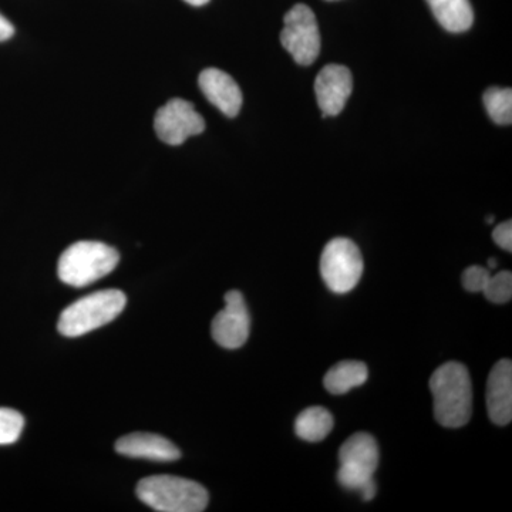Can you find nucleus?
Wrapping results in <instances>:
<instances>
[{
    "instance_id": "1",
    "label": "nucleus",
    "mask_w": 512,
    "mask_h": 512,
    "mask_svg": "<svg viewBox=\"0 0 512 512\" xmlns=\"http://www.w3.org/2000/svg\"><path fill=\"white\" fill-rule=\"evenodd\" d=\"M434 417L441 426H466L473 414V383L467 367L458 362L440 366L430 379Z\"/></svg>"
},
{
    "instance_id": "2",
    "label": "nucleus",
    "mask_w": 512,
    "mask_h": 512,
    "mask_svg": "<svg viewBox=\"0 0 512 512\" xmlns=\"http://www.w3.org/2000/svg\"><path fill=\"white\" fill-rule=\"evenodd\" d=\"M120 262L117 249L97 241H80L63 252L57 265L60 281L84 288L111 274Z\"/></svg>"
},
{
    "instance_id": "3",
    "label": "nucleus",
    "mask_w": 512,
    "mask_h": 512,
    "mask_svg": "<svg viewBox=\"0 0 512 512\" xmlns=\"http://www.w3.org/2000/svg\"><path fill=\"white\" fill-rule=\"evenodd\" d=\"M137 497L160 512H201L210 501L200 483L174 476L144 478L137 485Z\"/></svg>"
},
{
    "instance_id": "4",
    "label": "nucleus",
    "mask_w": 512,
    "mask_h": 512,
    "mask_svg": "<svg viewBox=\"0 0 512 512\" xmlns=\"http://www.w3.org/2000/svg\"><path fill=\"white\" fill-rule=\"evenodd\" d=\"M126 303V295L119 289L90 293L64 309L57 329L66 338L87 335L113 322L126 308Z\"/></svg>"
},
{
    "instance_id": "5",
    "label": "nucleus",
    "mask_w": 512,
    "mask_h": 512,
    "mask_svg": "<svg viewBox=\"0 0 512 512\" xmlns=\"http://www.w3.org/2000/svg\"><path fill=\"white\" fill-rule=\"evenodd\" d=\"M379 458V446L370 434H353L340 447V485L346 490L360 491L365 501L373 500L377 491L373 474L379 466Z\"/></svg>"
},
{
    "instance_id": "6",
    "label": "nucleus",
    "mask_w": 512,
    "mask_h": 512,
    "mask_svg": "<svg viewBox=\"0 0 512 512\" xmlns=\"http://www.w3.org/2000/svg\"><path fill=\"white\" fill-rule=\"evenodd\" d=\"M320 274L330 291L339 295L353 291L363 274V258L355 242L348 238L332 239L323 249Z\"/></svg>"
},
{
    "instance_id": "7",
    "label": "nucleus",
    "mask_w": 512,
    "mask_h": 512,
    "mask_svg": "<svg viewBox=\"0 0 512 512\" xmlns=\"http://www.w3.org/2000/svg\"><path fill=\"white\" fill-rule=\"evenodd\" d=\"M281 43L295 62L302 66H309L318 59L322 42L318 20L309 6L299 3L286 13Z\"/></svg>"
},
{
    "instance_id": "8",
    "label": "nucleus",
    "mask_w": 512,
    "mask_h": 512,
    "mask_svg": "<svg viewBox=\"0 0 512 512\" xmlns=\"http://www.w3.org/2000/svg\"><path fill=\"white\" fill-rule=\"evenodd\" d=\"M154 128L163 143L181 146L205 130V121L190 101L173 99L157 111Z\"/></svg>"
},
{
    "instance_id": "9",
    "label": "nucleus",
    "mask_w": 512,
    "mask_h": 512,
    "mask_svg": "<svg viewBox=\"0 0 512 512\" xmlns=\"http://www.w3.org/2000/svg\"><path fill=\"white\" fill-rule=\"evenodd\" d=\"M251 318L244 295L229 291L225 295V308L212 320V338L225 349H238L247 343Z\"/></svg>"
},
{
    "instance_id": "10",
    "label": "nucleus",
    "mask_w": 512,
    "mask_h": 512,
    "mask_svg": "<svg viewBox=\"0 0 512 512\" xmlns=\"http://www.w3.org/2000/svg\"><path fill=\"white\" fill-rule=\"evenodd\" d=\"M353 90V77L348 67L329 64L320 70L315 82L316 100L323 116L342 113Z\"/></svg>"
},
{
    "instance_id": "11",
    "label": "nucleus",
    "mask_w": 512,
    "mask_h": 512,
    "mask_svg": "<svg viewBox=\"0 0 512 512\" xmlns=\"http://www.w3.org/2000/svg\"><path fill=\"white\" fill-rule=\"evenodd\" d=\"M198 86L211 104L227 117H237L241 111V89L228 73L220 69H205L198 77Z\"/></svg>"
},
{
    "instance_id": "12",
    "label": "nucleus",
    "mask_w": 512,
    "mask_h": 512,
    "mask_svg": "<svg viewBox=\"0 0 512 512\" xmlns=\"http://www.w3.org/2000/svg\"><path fill=\"white\" fill-rule=\"evenodd\" d=\"M487 409L493 423L507 426L512 420V363L503 359L488 376Z\"/></svg>"
},
{
    "instance_id": "13",
    "label": "nucleus",
    "mask_w": 512,
    "mask_h": 512,
    "mask_svg": "<svg viewBox=\"0 0 512 512\" xmlns=\"http://www.w3.org/2000/svg\"><path fill=\"white\" fill-rule=\"evenodd\" d=\"M116 451L126 457L164 463L181 457L180 448L165 437L151 433H134L121 437L116 443Z\"/></svg>"
},
{
    "instance_id": "14",
    "label": "nucleus",
    "mask_w": 512,
    "mask_h": 512,
    "mask_svg": "<svg viewBox=\"0 0 512 512\" xmlns=\"http://www.w3.org/2000/svg\"><path fill=\"white\" fill-rule=\"evenodd\" d=\"M441 26L451 33H463L473 26L470 0H427Z\"/></svg>"
},
{
    "instance_id": "15",
    "label": "nucleus",
    "mask_w": 512,
    "mask_h": 512,
    "mask_svg": "<svg viewBox=\"0 0 512 512\" xmlns=\"http://www.w3.org/2000/svg\"><path fill=\"white\" fill-rule=\"evenodd\" d=\"M369 377V369L363 362L345 360L326 373L323 386L332 394H345L355 387L362 386Z\"/></svg>"
},
{
    "instance_id": "16",
    "label": "nucleus",
    "mask_w": 512,
    "mask_h": 512,
    "mask_svg": "<svg viewBox=\"0 0 512 512\" xmlns=\"http://www.w3.org/2000/svg\"><path fill=\"white\" fill-rule=\"evenodd\" d=\"M333 424L335 421H333L329 410L313 406L299 414L295 421V431L299 439L316 443V441H322L328 437L333 429Z\"/></svg>"
},
{
    "instance_id": "17",
    "label": "nucleus",
    "mask_w": 512,
    "mask_h": 512,
    "mask_svg": "<svg viewBox=\"0 0 512 512\" xmlns=\"http://www.w3.org/2000/svg\"><path fill=\"white\" fill-rule=\"evenodd\" d=\"M484 106L488 116L500 126L512 123V90L491 87L484 93Z\"/></svg>"
},
{
    "instance_id": "18",
    "label": "nucleus",
    "mask_w": 512,
    "mask_h": 512,
    "mask_svg": "<svg viewBox=\"0 0 512 512\" xmlns=\"http://www.w3.org/2000/svg\"><path fill=\"white\" fill-rule=\"evenodd\" d=\"M25 427L22 414L13 409L0 407V446L16 443Z\"/></svg>"
},
{
    "instance_id": "19",
    "label": "nucleus",
    "mask_w": 512,
    "mask_h": 512,
    "mask_svg": "<svg viewBox=\"0 0 512 512\" xmlns=\"http://www.w3.org/2000/svg\"><path fill=\"white\" fill-rule=\"evenodd\" d=\"M485 298L493 303H507L512 298V274L510 271H501L491 275L483 291Z\"/></svg>"
},
{
    "instance_id": "20",
    "label": "nucleus",
    "mask_w": 512,
    "mask_h": 512,
    "mask_svg": "<svg viewBox=\"0 0 512 512\" xmlns=\"http://www.w3.org/2000/svg\"><path fill=\"white\" fill-rule=\"evenodd\" d=\"M490 271L483 266H470L464 271L463 285L468 292H483L488 279H490Z\"/></svg>"
},
{
    "instance_id": "21",
    "label": "nucleus",
    "mask_w": 512,
    "mask_h": 512,
    "mask_svg": "<svg viewBox=\"0 0 512 512\" xmlns=\"http://www.w3.org/2000/svg\"><path fill=\"white\" fill-rule=\"evenodd\" d=\"M493 239L498 247L504 251H512V222L505 221L503 224L497 225L493 231Z\"/></svg>"
},
{
    "instance_id": "22",
    "label": "nucleus",
    "mask_w": 512,
    "mask_h": 512,
    "mask_svg": "<svg viewBox=\"0 0 512 512\" xmlns=\"http://www.w3.org/2000/svg\"><path fill=\"white\" fill-rule=\"evenodd\" d=\"M13 33H15V28H13L12 23L0 13V42L9 40Z\"/></svg>"
},
{
    "instance_id": "23",
    "label": "nucleus",
    "mask_w": 512,
    "mask_h": 512,
    "mask_svg": "<svg viewBox=\"0 0 512 512\" xmlns=\"http://www.w3.org/2000/svg\"><path fill=\"white\" fill-rule=\"evenodd\" d=\"M184 2H187L188 5L192 6H204L207 5L210 0H184Z\"/></svg>"
},
{
    "instance_id": "24",
    "label": "nucleus",
    "mask_w": 512,
    "mask_h": 512,
    "mask_svg": "<svg viewBox=\"0 0 512 512\" xmlns=\"http://www.w3.org/2000/svg\"><path fill=\"white\" fill-rule=\"evenodd\" d=\"M488 268H490V269L497 268V259H494V258L488 259Z\"/></svg>"
},
{
    "instance_id": "25",
    "label": "nucleus",
    "mask_w": 512,
    "mask_h": 512,
    "mask_svg": "<svg viewBox=\"0 0 512 512\" xmlns=\"http://www.w3.org/2000/svg\"><path fill=\"white\" fill-rule=\"evenodd\" d=\"M487 222H488V224H493V222H494V217H488V218H487Z\"/></svg>"
},
{
    "instance_id": "26",
    "label": "nucleus",
    "mask_w": 512,
    "mask_h": 512,
    "mask_svg": "<svg viewBox=\"0 0 512 512\" xmlns=\"http://www.w3.org/2000/svg\"><path fill=\"white\" fill-rule=\"evenodd\" d=\"M328 2H335V0H328Z\"/></svg>"
}]
</instances>
